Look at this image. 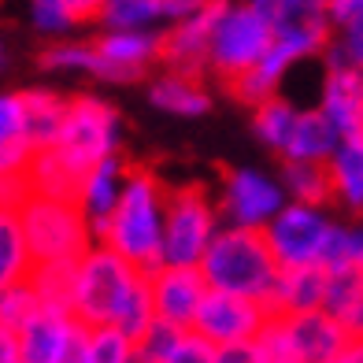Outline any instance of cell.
Returning a JSON list of instances; mask_svg holds the SVG:
<instances>
[{"mask_svg": "<svg viewBox=\"0 0 363 363\" xmlns=\"http://www.w3.org/2000/svg\"><path fill=\"white\" fill-rule=\"evenodd\" d=\"M163 208H167V186L163 178L141 160H126V182L115 201L96 241L108 245L141 271L160 267L163 252Z\"/></svg>", "mask_w": 363, "mask_h": 363, "instance_id": "1", "label": "cell"}, {"mask_svg": "<svg viewBox=\"0 0 363 363\" xmlns=\"http://www.w3.org/2000/svg\"><path fill=\"white\" fill-rule=\"evenodd\" d=\"M196 267H201L208 289L238 293L259 304H271V293L278 286V274H282V263H278L263 226L219 230Z\"/></svg>", "mask_w": 363, "mask_h": 363, "instance_id": "2", "label": "cell"}, {"mask_svg": "<svg viewBox=\"0 0 363 363\" xmlns=\"http://www.w3.org/2000/svg\"><path fill=\"white\" fill-rule=\"evenodd\" d=\"M141 282H145L141 267H134L119 252H111L108 245H93L74 267L71 315L82 326H115Z\"/></svg>", "mask_w": 363, "mask_h": 363, "instance_id": "3", "label": "cell"}, {"mask_svg": "<svg viewBox=\"0 0 363 363\" xmlns=\"http://www.w3.org/2000/svg\"><path fill=\"white\" fill-rule=\"evenodd\" d=\"M15 216L23 223V234H26L34 263L82 259L93 249V230H89V219L82 216L78 201L30 193L26 201L15 208Z\"/></svg>", "mask_w": 363, "mask_h": 363, "instance_id": "4", "label": "cell"}, {"mask_svg": "<svg viewBox=\"0 0 363 363\" xmlns=\"http://www.w3.org/2000/svg\"><path fill=\"white\" fill-rule=\"evenodd\" d=\"M119 134H123L119 111L108 101H101V96L78 93L67 101V115H63L60 138L48 148H56V156L67 163L78 178H86L101 160L115 156Z\"/></svg>", "mask_w": 363, "mask_h": 363, "instance_id": "5", "label": "cell"}, {"mask_svg": "<svg viewBox=\"0 0 363 363\" xmlns=\"http://www.w3.org/2000/svg\"><path fill=\"white\" fill-rule=\"evenodd\" d=\"M274 30L263 15L245 0L234 4L226 0V8L219 11L216 30H211V45H208V71L223 82V89L230 82H238L241 74H249L263 52L271 48Z\"/></svg>", "mask_w": 363, "mask_h": 363, "instance_id": "6", "label": "cell"}, {"mask_svg": "<svg viewBox=\"0 0 363 363\" xmlns=\"http://www.w3.org/2000/svg\"><path fill=\"white\" fill-rule=\"evenodd\" d=\"M216 201L208 186L186 182L167 186V208H163V252L160 259L171 267H196L216 238Z\"/></svg>", "mask_w": 363, "mask_h": 363, "instance_id": "7", "label": "cell"}, {"mask_svg": "<svg viewBox=\"0 0 363 363\" xmlns=\"http://www.w3.org/2000/svg\"><path fill=\"white\" fill-rule=\"evenodd\" d=\"M263 230L282 267H323L334 223L311 204H293L278 211Z\"/></svg>", "mask_w": 363, "mask_h": 363, "instance_id": "8", "label": "cell"}, {"mask_svg": "<svg viewBox=\"0 0 363 363\" xmlns=\"http://www.w3.org/2000/svg\"><path fill=\"white\" fill-rule=\"evenodd\" d=\"M271 319V308L249 301V296H238V293H219V289H208L201 311L193 319V330L201 337H208L216 349H226V345H245V341H256L259 330L267 326Z\"/></svg>", "mask_w": 363, "mask_h": 363, "instance_id": "9", "label": "cell"}, {"mask_svg": "<svg viewBox=\"0 0 363 363\" xmlns=\"http://www.w3.org/2000/svg\"><path fill=\"white\" fill-rule=\"evenodd\" d=\"M219 208L234 226H263L282 211L286 189L274 186L267 174L245 167H219Z\"/></svg>", "mask_w": 363, "mask_h": 363, "instance_id": "10", "label": "cell"}, {"mask_svg": "<svg viewBox=\"0 0 363 363\" xmlns=\"http://www.w3.org/2000/svg\"><path fill=\"white\" fill-rule=\"evenodd\" d=\"M223 8H226V0H208L201 11H193V15H186V19H178L163 30L160 34V63L163 67L182 71V74H204L211 30H216V19Z\"/></svg>", "mask_w": 363, "mask_h": 363, "instance_id": "11", "label": "cell"}, {"mask_svg": "<svg viewBox=\"0 0 363 363\" xmlns=\"http://www.w3.org/2000/svg\"><path fill=\"white\" fill-rule=\"evenodd\" d=\"M148 293H152V311L160 323H171L178 330H193V319L201 311V301L208 293V282L201 267H160L148 271Z\"/></svg>", "mask_w": 363, "mask_h": 363, "instance_id": "12", "label": "cell"}, {"mask_svg": "<svg viewBox=\"0 0 363 363\" xmlns=\"http://www.w3.org/2000/svg\"><path fill=\"white\" fill-rule=\"evenodd\" d=\"M93 45L101 56V82H138L160 63V34L152 30H104Z\"/></svg>", "mask_w": 363, "mask_h": 363, "instance_id": "13", "label": "cell"}, {"mask_svg": "<svg viewBox=\"0 0 363 363\" xmlns=\"http://www.w3.org/2000/svg\"><path fill=\"white\" fill-rule=\"evenodd\" d=\"M286 330V341L296 356V363H326L334 352L345 349V341H349V326L341 319L326 315V311H304V315H278Z\"/></svg>", "mask_w": 363, "mask_h": 363, "instance_id": "14", "label": "cell"}, {"mask_svg": "<svg viewBox=\"0 0 363 363\" xmlns=\"http://www.w3.org/2000/svg\"><path fill=\"white\" fill-rule=\"evenodd\" d=\"M78 319L63 308L41 304L15 334H19V356L23 363H60L67 352L71 337L78 334Z\"/></svg>", "mask_w": 363, "mask_h": 363, "instance_id": "15", "label": "cell"}, {"mask_svg": "<svg viewBox=\"0 0 363 363\" xmlns=\"http://www.w3.org/2000/svg\"><path fill=\"white\" fill-rule=\"evenodd\" d=\"M323 115L334 130L341 134V141H359L363 145V71L337 63L326 71L323 82Z\"/></svg>", "mask_w": 363, "mask_h": 363, "instance_id": "16", "label": "cell"}, {"mask_svg": "<svg viewBox=\"0 0 363 363\" xmlns=\"http://www.w3.org/2000/svg\"><path fill=\"white\" fill-rule=\"evenodd\" d=\"M123 182H126V156H108L101 160L96 167L82 178V189H78V208H82V216L89 219V230H93V238L104 230L108 216L115 211V201H119V193H123Z\"/></svg>", "mask_w": 363, "mask_h": 363, "instance_id": "17", "label": "cell"}, {"mask_svg": "<svg viewBox=\"0 0 363 363\" xmlns=\"http://www.w3.org/2000/svg\"><path fill=\"white\" fill-rule=\"evenodd\" d=\"M326 267H282L278 286L271 293V315H304L323 308Z\"/></svg>", "mask_w": 363, "mask_h": 363, "instance_id": "18", "label": "cell"}, {"mask_svg": "<svg viewBox=\"0 0 363 363\" xmlns=\"http://www.w3.org/2000/svg\"><path fill=\"white\" fill-rule=\"evenodd\" d=\"M326 11L334 26V38L326 45L330 67L349 63L363 71V0H326Z\"/></svg>", "mask_w": 363, "mask_h": 363, "instance_id": "19", "label": "cell"}, {"mask_svg": "<svg viewBox=\"0 0 363 363\" xmlns=\"http://www.w3.org/2000/svg\"><path fill=\"white\" fill-rule=\"evenodd\" d=\"M34 145L26 138V108L23 93H0V178L23 174Z\"/></svg>", "mask_w": 363, "mask_h": 363, "instance_id": "20", "label": "cell"}, {"mask_svg": "<svg viewBox=\"0 0 363 363\" xmlns=\"http://www.w3.org/2000/svg\"><path fill=\"white\" fill-rule=\"evenodd\" d=\"M337 145H341V134L334 130V123L323 115V108H315V111L296 115L282 156L286 160H330L337 152Z\"/></svg>", "mask_w": 363, "mask_h": 363, "instance_id": "21", "label": "cell"}, {"mask_svg": "<svg viewBox=\"0 0 363 363\" xmlns=\"http://www.w3.org/2000/svg\"><path fill=\"white\" fill-rule=\"evenodd\" d=\"M148 96H152L156 108L171 115H204L211 108V93L204 89L201 74H182V71H163L152 82Z\"/></svg>", "mask_w": 363, "mask_h": 363, "instance_id": "22", "label": "cell"}, {"mask_svg": "<svg viewBox=\"0 0 363 363\" xmlns=\"http://www.w3.org/2000/svg\"><path fill=\"white\" fill-rule=\"evenodd\" d=\"M282 189L293 196L296 204H334V178H330L326 160H286L282 163Z\"/></svg>", "mask_w": 363, "mask_h": 363, "instance_id": "23", "label": "cell"}, {"mask_svg": "<svg viewBox=\"0 0 363 363\" xmlns=\"http://www.w3.org/2000/svg\"><path fill=\"white\" fill-rule=\"evenodd\" d=\"M23 108H26V138L34 145V152L56 145L63 115H67V96H60L52 89H26Z\"/></svg>", "mask_w": 363, "mask_h": 363, "instance_id": "24", "label": "cell"}, {"mask_svg": "<svg viewBox=\"0 0 363 363\" xmlns=\"http://www.w3.org/2000/svg\"><path fill=\"white\" fill-rule=\"evenodd\" d=\"M34 271V256L23 234V223L11 208H0V289L19 286Z\"/></svg>", "mask_w": 363, "mask_h": 363, "instance_id": "25", "label": "cell"}, {"mask_svg": "<svg viewBox=\"0 0 363 363\" xmlns=\"http://www.w3.org/2000/svg\"><path fill=\"white\" fill-rule=\"evenodd\" d=\"M363 304V263L345 259L326 267V289H323V311L334 319H349Z\"/></svg>", "mask_w": 363, "mask_h": 363, "instance_id": "26", "label": "cell"}, {"mask_svg": "<svg viewBox=\"0 0 363 363\" xmlns=\"http://www.w3.org/2000/svg\"><path fill=\"white\" fill-rule=\"evenodd\" d=\"M326 163H330V178H334V196L349 211H363V145L341 141L337 152Z\"/></svg>", "mask_w": 363, "mask_h": 363, "instance_id": "27", "label": "cell"}, {"mask_svg": "<svg viewBox=\"0 0 363 363\" xmlns=\"http://www.w3.org/2000/svg\"><path fill=\"white\" fill-rule=\"evenodd\" d=\"M96 23L104 30H152L167 23V0H104Z\"/></svg>", "mask_w": 363, "mask_h": 363, "instance_id": "28", "label": "cell"}, {"mask_svg": "<svg viewBox=\"0 0 363 363\" xmlns=\"http://www.w3.org/2000/svg\"><path fill=\"white\" fill-rule=\"evenodd\" d=\"M74 267L78 259H60V263H34L26 282L34 286L38 301L48 308H63L71 311V296H74Z\"/></svg>", "mask_w": 363, "mask_h": 363, "instance_id": "29", "label": "cell"}, {"mask_svg": "<svg viewBox=\"0 0 363 363\" xmlns=\"http://www.w3.org/2000/svg\"><path fill=\"white\" fill-rule=\"evenodd\" d=\"M296 115H301V111H296L289 101H282L278 93H271L267 101L252 104V130H256V138L267 145V148L282 152L289 130H293V123H296Z\"/></svg>", "mask_w": 363, "mask_h": 363, "instance_id": "30", "label": "cell"}, {"mask_svg": "<svg viewBox=\"0 0 363 363\" xmlns=\"http://www.w3.org/2000/svg\"><path fill=\"white\" fill-rule=\"evenodd\" d=\"M38 63L45 71H86L93 78H96V71H101V56H96L93 41H63V38H56L52 45H45L38 52Z\"/></svg>", "mask_w": 363, "mask_h": 363, "instance_id": "31", "label": "cell"}, {"mask_svg": "<svg viewBox=\"0 0 363 363\" xmlns=\"http://www.w3.org/2000/svg\"><path fill=\"white\" fill-rule=\"evenodd\" d=\"M89 363H138V341L119 326H86Z\"/></svg>", "mask_w": 363, "mask_h": 363, "instance_id": "32", "label": "cell"}, {"mask_svg": "<svg viewBox=\"0 0 363 363\" xmlns=\"http://www.w3.org/2000/svg\"><path fill=\"white\" fill-rule=\"evenodd\" d=\"M30 23H34V30L45 38H63L78 26L63 0H30Z\"/></svg>", "mask_w": 363, "mask_h": 363, "instance_id": "33", "label": "cell"}, {"mask_svg": "<svg viewBox=\"0 0 363 363\" xmlns=\"http://www.w3.org/2000/svg\"><path fill=\"white\" fill-rule=\"evenodd\" d=\"M160 363H219V349L208 337L196 334V330H186Z\"/></svg>", "mask_w": 363, "mask_h": 363, "instance_id": "34", "label": "cell"}, {"mask_svg": "<svg viewBox=\"0 0 363 363\" xmlns=\"http://www.w3.org/2000/svg\"><path fill=\"white\" fill-rule=\"evenodd\" d=\"M219 363H263V352H259L256 341L226 345V349H219Z\"/></svg>", "mask_w": 363, "mask_h": 363, "instance_id": "35", "label": "cell"}, {"mask_svg": "<svg viewBox=\"0 0 363 363\" xmlns=\"http://www.w3.org/2000/svg\"><path fill=\"white\" fill-rule=\"evenodd\" d=\"M63 4H67V11L74 15V23H96L101 19L104 0H63Z\"/></svg>", "mask_w": 363, "mask_h": 363, "instance_id": "36", "label": "cell"}, {"mask_svg": "<svg viewBox=\"0 0 363 363\" xmlns=\"http://www.w3.org/2000/svg\"><path fill=\"white\" fill-rule=\"evenodd\" d=\"M0 363H23L19 356V334L11 326H0Z\"/></svg>", "mask_w": 363, "mask_h": 363, "instance_id": "37", "label": "cell"}, {"mask_svg": "<svg viewBox=\"0 0 363 363\" xmlns=\"http://www.w3.org/2000/svg\"><path fill=\"white\" fill-rule=\"evenodd\" d=\"M60 363H89V352H86V326H78V334L71 337L67 352H63Z\"/></svg>", "mask_w": 363, "mask_h": 363, "instance_id": "38", "label": "cell"}, {"mask_svg": "<svg viewBox=\"0 0 363 363\" xmlns=\"http://www.w3.org/2000/svg\"><path fill=\"white\" fill-rule=\"evenodd\" d=\"M204 4H208V0H167V23H178V19H186V15L201 11Z\"/></svg>", "mask_w": 363, "mask_h": 363, "instance_id": "39", "label": "cell"}, {"mask_svg": "<svg viewBox=\"0 0 363 363\" xmlns=\"http://www.w3.org/2000/svg\"><path fill=\"white\" fill-rule=\"evenodd\" d=\"M326 363H363V337H349V341H345V349L334 352Z\"/></svg>", "mask_w": 363, "mask_h": 363, "instance_id": "40", "label": "cell"}, {"mask_svg": "<svg viewBox=\"0 0 363 363\" xmlns=\"http://www.w3.org/2000/svg\"><path fill=\"white\" fill-rule=\"evenodd\" d=\"M249 4H252V8H256V11L263 15V19H267V23H271V19H274V15H278V11H282V4H286V0H249Z\"/></svg>", "mask_w": 363, "mask_h": 363, "instance_id": "41", "label": "cell"}, {"mask_svg": "<svg viewBox=\"0 0 363 363\" xmlns=\"http://www.w3.org/2000/svg\"><path fill=\"white\" fill-rule=\"evenodd\" d=\"M345 326H349V334H352V337H363V304L352 311L349 319H345Z\"/></svg>", "mask_w": 363, "mask_h": 363, "instance_id": "42", "label": "cell"}, {"mask_svg": "<svg viewBox=\"0 0 363 363\" xmlns=\"http://www.w3.org/2000/svg\"><path fill=\"white\" fill-rule=\"evenodd\" d=\"M8 67V48H4V41H0V71Z\"/></svg>", "mask_w": 363, "mask_h": 363, "instance_id": "43", "label": "cell"}]
</instances>
